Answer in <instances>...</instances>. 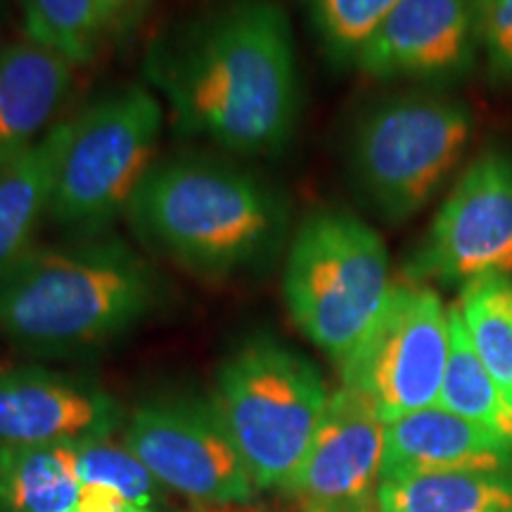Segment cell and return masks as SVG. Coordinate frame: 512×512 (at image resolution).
<instances>
[{
	"mask_svg": "<svg viewBox=\"0 0 512 512\" xmlns=\"http://www.w3.org/2000/svg\"><path fill=\"white\" fill-rule=\"evenodd\" d=\"M145 69L185 136L235 157L278 155L297 128V50L275 0H228L152 48Z\"/></svg>",
	"mask_w": 512,
	"mask_h": 512,
	"instance_id": "cell-1",
	"label": "cell"
},
{
	"mask_svg": "<svg viewBox=\"0 0 512 512\" xmlns=\"http://www.w3.org/2000/svg\"><path fill=\"white\" fill-rule=\"evenodd\" d=\"M126 216L143 245L202 275L266 266L290 235L283 192L211 155L157 159Z\"/></svg>",
	"mask_w": 512,
	"mask_h": 512,
	"instance_id": "cell-2",
	"label": "cell"
},
{
	"mask_svg": "<svg viewBox=\"0 0 512 512\" xmlns=\"http://www.w3.org/2000/svg\"><path fill=\"white\" fill-rule=\"evenodd\" d=\"M162 278L119 238L34 245L0 275V332L27 351L107 344L162 302Z\"/></svg>",
	"mask_w": 512,
	"mask_h": 512,
	"instance_id": "cell-3",
	"label": "cell"
},
{
	"mask_svg": "<svg viewBox=\"0 0 512 512\" xmlns=\"http://www.w3.org/2000/svg\"><path fill=\"white\" fill-rule=\"evenodd\" d=\"M472 133L470 110L451 95H389L370 105L351 128V185L375 216L401 226L444 188L465 159Z\"/></svg>",
	"mask_w": 512,
	"mask_h": 512,
	"instance_id": "cell-4",
	"label": "cell"
},
{
	"mask_svg": "<svg viewBox=\"0 0 512 512\" xmlns=\"http://www.w3.org/2000/svg\"><path fill=\"white\" fill-rule=\"evenodd\" d=\"M382 235L344 209H318L299 223L285 256L283 292L299 330L342 363L392 292Z\"/></svg>",
	"mask_w": 512,
	"mask_h": 512,
	"instance_id": "cell-5",
	"label": "cell"
},
{
	"mask_svg": "<svg viewBox=\"0 0 512 512\" xmlns=\"http://www.w3.org/2000/svg\"><path fill=\"white\" fill-rule=\"evenodd\" d=\"M162 126V100L145 86H121L62 119L48 221L102 235L126 216L157 162Z\"/></svg>",
	"mask_w": 512,
	"mask_h": 512,
	"instance_id": "cell-6",
	"label": "cell"
},
{
	"mask_svg": "<svg viewBox=\"0 0 512 512\" xmlns=\"http://www.w3.org/2000/svg\"><path fill=\"white\" fill-rule=\"evenodd\" d=\"M211 401L256 489H283L309 453L330 394L309 358L256 335L223 361Z\"/></svg>",
	"mask_w": 512,
	"mask_h": 512,
	"instance_id": "cell-7",
	"label": "cell"
},
{
	"mask_svg": "<svg viewBox=\"0 0 512 512\" xmlns=\"http://www.w3.org/2000/svg\"><path fill=\"white\" fill-rule=\"evenodd\" d=\"M451 349V313L430 285L394 283L380 316L339 363L342 387L373 403L384 422L437 406Z\"/></svg>",
	"mask_w": 512,
	"mask_h": 512,
	"instance_id": "cell-8",
	"label": "cell"
},
{
	"mask_svg": "<svg viewBox=\"0 0 512 512\" xmlns=\"http://www.w3.org/2000/svg\"><path fill=\"white\" fill-rule=\"evenodd\" d=\"M484 275H512L510 150H489L465 166L406 259V280L420 285L463 287Z\"/></svg>",
	"mask_w": 512,
	"mask_h": 512,
	"instance_id": "cell-9",
	"label": "cell"
},
{
	"mask_svg": "<svg viewBox=\"0 0 512 512\" xmlns=\"http://www.w3.org/2000/svg\"><path fill=\"white\" fill-rule=\"evenodd\" d=\"M124 441L178 494L204 503H247L254 496V479L214 401L192 396L147 401L133 411Z\"/></svg>",
	"mask_w": 512,
	"mask_h": 512,
	"instance_id": "cell-10",
	"label": "cell"
},
{
	"mask_svg": "<svg viewBox=\"0 0 512 512\" xmlns=\"http://www.w3.org/2000/svg\"><path fill=\"white\" fill-rule=\"evenodd\" d=\"M384 427L366 396L339 387L330 394L304 463L283 491L304 512H377Z\"/></svg>",
	"mask_w": 512,
	"mask_h": 512,
	"instance_id": "cell-11",
	"label": "cell"
},
{
	"mask_svg": "<svg viewBox=\"0 0 512 512\" xmlns=\"http://www.w3.org/2000/svg\"><path fill=\"white\" fill-rule=\"evenodd\" d=\"M479 50L477 0H399L354 67L377 81L441 83L470 72Z\"/></svg>",
	"mask_w": 512,
	"mask_h": 512,
	"instance_id": "cell-12",
	"label": "cell"
},
{
	"mask_svg": "<svg viewBox=\"0 0 512 512\" xmlns=\"http://www.w3.org/2000/svg\"><path fill=\"white\" fill-rule=\"evenodd\" d=\"M124 408L98 384L38 366H0V444L107 439Z\"/></svg>",
	"mask_w": 512,
	"mask_h": 512,
	"instance_id": "cell-13",
	"label": "cell"
},
{
	"mask_svg": "<svg viewBox=\"0 0 512 512\" xmlns=\"http://www.w3.org/2000/svg\"><path fill=\"white\" fill-rule=\"evenodd\" d=\"M460 470H512V444L441 406L387 422L380 482Z\"/></svg>",
	"mask_w": 512,
	"mask_h": 512,
	"instance_id": "cell-14",
	"label": "cell"
},
{
	"mask_svg": "<svg viewBox=\"0 0 512 512\" xmlns=\"http://www.w3.org/2000/svg\"><path fill=\"white\" fill-rule=\"evenodd\" d=\"M74 64L31 41L0 43V166L24 155L60 124Z\"/></svg>",
	"mask_w": 512,
	"mask_h": 512,
	"instance_id": "cell-15",
	"label": "cell"
},
{
	"mask_svg": "<svg viewBox=\"0 0 512 512\" xmlns=\"http://www.w3.org/2000/svg\"><path fill=\"white\" fill-rule=\"evenodd\" d=\"M62 121L41 143L0 166V275L36 245L48 219Z\"/></svg>",
	"mask_w": 512,
	"mask_h": 512,
	"instance_id": "cell-16",
	"label": "cell"
},
{
	"mask_svg": "<svg viewBox=\"0 0 512 512\" xmlns=\"http://www.w3.org/2000/svg\"><path fill=\"white\" fill-rule=\"evenodd\" d=\"M74 441L0 444V512H76Z\"/></svg>",
	"mask_w": 512,
	"mask_h": 512,
	"instance_id": "cell-17",
	"label": "cell"
},
{
	"mask_svg": "<svg viewBox=\"0 0 512 512\" xmlns=\"http://www.w3.org/2000/svg\"><path fill=\"white\" fill-rule=\"evenodd\" d=\"M377 512H512V470L430 472L380 482Z\"/></svg>",
	"mask_w": 512,
	"mask_h": 512,
	"instance_id": "cell-18",
	"label": "cell"
},
{
	"mask_svg": "<svg viewBox=\"0 0 512 512\" xmlns=\"http://www.w3.org/2000/svg\"><path fill=\"white\" fill-rule=\"evenodd\" d=\"M448 313H451V349H448L437 406L486 427L512 444V403L477 358L456 306H448Z\"/></svg>",
	"mask_w": 512,
	"mask_h": 512,
	"instance_id": "cell-19",
	"label": "cell"
},
{
	"mask_svg": "<svg viewBox=\"0 0 512 512\" xmlns=\"http://www.w3.org/2000/svg\"><path fill=\"white\" fill-rule=\"evenodd\" d=\"M453 306L486 373L512 403V275L472 280Z\"/></svg>",
	"mask_w": 512,
	"mask_h": 512,
	"instance_id": "cell-20",
	"label": "cell"
},
{
	"mask_svg": "<svg viewBox=\"0 0 512 512\" xmlns=\"http://www.w3.org/2000/svg\"><path fill=\"white\" fill-rule=\"evenodd\" d=\"M27 41L74 67L91 62L107 27L100 0H19Z\"/></svg>",
	"mask_w": 512,
	"mask_h": 512,
	"instance_id": "cell-21",
	"label": "cell"
},
{
	"mask_svg": "<svg viewBox=\"0 0 512 512\" xmlns=\"http://www.w3.org/2000/svg\"><path fill=\"white\" fill-rule=\"evenodd\" d=\"M325 55L339 67L356 64L361 50L399 0H304Z\"/></svg>",
	"mask_w": 512,
	"mask_h": 512,
	"instance_id": "cell-22",
	"label": "cell"
},
{
	"mask_svg": "<svg viewBox=\"0 0 512 512\" xmlns=\"http://www.w3.org/2000/svg\"><path fill=\"white\" fill-rule=\"evenodd\" d=\"M74 463L81 484L110 486L138 508L152 510L162 498V482L126 446L110 439L74 441Z\"/></svg>",
	"mask_w": 512,
	"mask_h": 512,
	"instance_id": "cell-23",
	"label": "cell"
},
{
	"mask_svg": "<svg viewBox=\"0 0 512 512\" xmlns=\"http://www.w3.org/2000/svg\"><path fill=\"white\" fill-rule=\"evenodd\" d=\"M479 41L489 76L512 83V0H477Z\"/></svg>",
	"mask_w": 512,
	"mask_h": 512,
	"instance_id": "cell-24",
	"label": "cell"
},
{
	"mask_svg": "<svg viewBox=\"0 0 512 512\" xmlns=\"http://www.w3.org/2000/svg\"><path fill=\"white\" fill-rule=\"evenodd\" d=\"M100 3H102V10H105L107 22H110L114 15H119V10L124 8L128 0H100Z\"/></svg>",
	"mask_w": 512,
	"mask_h": 512,
	"instance_id": "cell-25",
	"label": "cell"
},
{
	"mask_svg": "<svg viewBox=\"0 0 512 512\" xmlns=\"http://www.w3.org/2000/svg\"><path fill=\"white\" fill-rule=\"evenodd\" d=\"M133 512H155V510H145V508H136Z\"/></svg>",
	"mask_w": 512,
	"mask_h": 512,
	"instance_id": "cell-26",
	"label": "cell"
}]
</instances>
